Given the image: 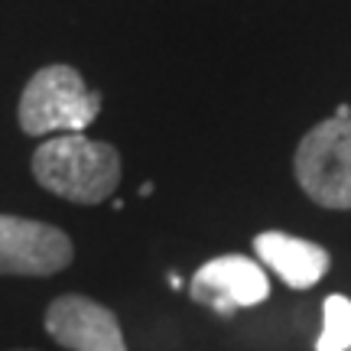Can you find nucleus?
Listing matches in <instances>:
<instances>
[{"mask_svg": "<svg viewBox=\"0 0 351 351\" xmlns=\"http://www.w3.org/2000/svg\"><path fill=\"white\" fill-rule=\"evenodd\" d=\"M33 176L59 199L98 205L121 182V153L85 134H59L33 153Z\"/></svg>", "mask_w": 351, "mask_h": 351, "instance_id": "nucleus-1", "label": "nucleus"}, {"mask_svg": "<svg viewBox=\"0 0 351 351\" xmlns=\"http://www.w3.org/2000/svg\"><path fill=\"white\" fill-rule=\"evenodd\" d=\"M101 111V95L88 91L72 65H46L26 82L20 98V127L29 137L82 134Z\"/></svg>", "mask_w": 351, "mask_h": 351, "instance_id": "nucleus-2", "label": "nucleus"}, {"mask_svg": "<svg viewBox=\"0 0 351 351\" xmlns=\"http://www.w3.org/2000/svg\"><path fill=\"white\" fill-rule=\"evenodd\" d=\"M296 179L319 205L351 208V117H328L300 140Z\"/></svg>", "mask_w": 351, "mask_h": 351, "instance_id": "nucleus-3", "label": "nucleus"}, {"mask_svg": "<svg viewBox=\"0 0 351 351\" xmlns=\"http://www.w3.org/2000/svg\"><path fill=\"white\" fill-rule=\"evenodd\" d=\"M72 263V241L46 221L0 215V274L49 276Z\"/></svg>", "mask_w": 351, "mask_h": 351, "instance_id": "nucleus-4", "label": "nucleus"}, {"mask_svg": "<svg viewBox=\"0 0 351 351\" xmlns=\"http://www.w3.org/2000/svg\"><path fill=\"white\" fill-rule=\"evenodd\" d=\"M192 296L215 313L231 315L234 309H247V306H257L267 300L270 280L257 261L241 257V254H225V257H215L195 270Z\"/></svg>", "mask_w": 351, "mask_h": 351, "instance_id": "nucleus-5", "label": "nucleus"}, {"mask_svg": "<svg viewBox=\"0 0 351 351\" xmlns=\"http://www.w3.org/2000/svg\"><path fill=\"white\" fill-rule=\"evenodd\" d=\"M46 332L69 351H127L117 315L88 296L52 300L46 309Z\"/></svg>", "mask_w": 351, "mask_h": 351, "instance_id": "nucleus-6", "label": "nucleus"}, {"mask_svg": "<svg viewBox=\"0 0 351 351\" xmlns=\"http://www.w3.org/2000/svg\"><path fill=\"white\" fill-rule=\"evenodd\" d=\"M254 251L270 270H274L289 289L315 287L332 267L326 247H319L306 238H293L283 231H263L254 238Z\"/></svg>", "mask_w": 351, "mask_h": 351, "instance_id": "nucleus-7", "label": "nucleus"}, {"mask_svg": "<svg viewBox=\"0 0 351 351\" xmlns=\"http://www.w3.org/2000/svg\"><path fill=\"white\" fill-rule=\"evenodd\" d=\"M315 351H351V300L328 296L322 302V335Z\"/></svg>", "mask_w": 351, "mask_h": 351, "instance_id": "nucleus-8", "label": "nucleus"}, {"mask_svg": "<svg viewBox=\"0 0 351 351\" xmlns=\"http://www.w3.org/2000/svg\"><path fill=\"white\" fill-rule=\"evenodd\" d=\"M335 117H339V121H348V117H351V108H348V104H339V108H335Z\"/></svg>", "mask_w": 351, "mask_h": 351, "instance_id": "nucleus-9", "label": "nucleus"}, {"mask_svg": "<svg viewBox=\"0 0 351 351\" xmlns=\"http://www.w3.org/2000/svg\"><path fill=\"white\" fill-rule=\"evenodd\" d=\"M16 351H29V348H16Z\"/></svg>", "mask_w": 351, "mask_h": 351, "instance_id": "nucleus-10", "label": "nucleus"}]
</instances>
